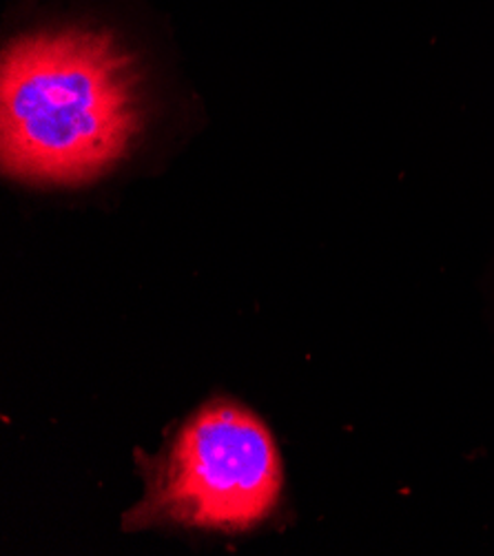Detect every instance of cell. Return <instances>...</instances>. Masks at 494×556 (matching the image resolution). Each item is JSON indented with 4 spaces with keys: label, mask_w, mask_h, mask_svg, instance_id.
Listing matches in <instances>:
<instances>
[{
    "label": "cell",
    "mask_w": 494,
    "mask_h": 556,
    "mask_svg": "<svg viewBox=\"0 0 494 556\" xmlns=\"http://www.w3.org/2000/svg\"><path fill=\"white\" fill-rule=\"evenodd\" d=\"M3 169L34 185H85L129 151L140 125L138 72L100 31L25 36L3 55Z\"/></svg>",
    "instance_id": "cell-1"
},
{
    "label": "cell",
    "mask_w": 494,
    "mask_h": 556,
    "mask_svg": "<svg viewBox=\"0 0 494 556\" xmlns=\"http://www.w3.org/2000/svg\"><path fill=\"white\" fill-rule=\"evenodd\" d=\"M282 468L268 430L246 410L219 404L178 434L147 502V517L244 530L278 504Z\"/></svg>",
    "instance_id": "cell-2"
}]
</instances>
